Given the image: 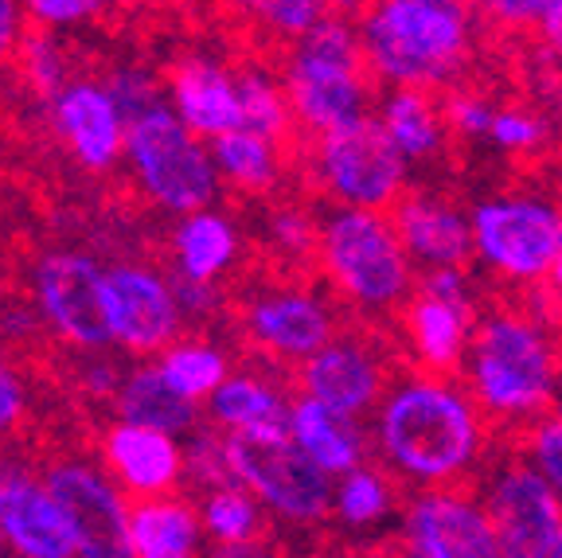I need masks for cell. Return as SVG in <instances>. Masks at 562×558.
Here are the masks:
<instances>
[{"label":"cell","instance_id":"1","mask_svg":"<svg viewBox=\"0 0 562 558\" xmlns=\"http://www.w3.org/2000/svg\"><path fill=\"white\" fill-rule=\"evenodd\" d=\"M368 437L371 457L403 489L473 484L504 442L461 379L406 364L371 406Z\"/></svg>","mask_w":562,"mask_h":558},{"label":"cell","instance_id":"2","mask_svg":"<svg viewBox=\"0 0 562 558\" xmlns=\"http://www.w3.org/2000/svg\"><path fill=\"white\" fill-rule=\"evenodd\" d=\"M562 324L536 293H488L473 321L457 379L508 442L562 399Z\"/></svg>","mask_w":562,"mask_h":558},{"label":"cell","instance_id":"3","mask_svg":"<svg viewBox=\"0 0 562 558\" xmlns=\"http://www.w3.org/2000/svg\"><path fill=\"white\" fill-rule=\"evenodd\" d=\"M356 35L375 87L446 90L476 55L473 0H363Z\"/></svg>","mask_w":562,"mask_h":558},{"label":"cell","instance_id":"4","mask_svg":"<svg viewBox=\"0 0 562 558\" xmlns=\"http://www.w3.org/2000/svg\"><path fill=\"white\" fill-rule=\"evenodd\" d=\"M313 274L333 293L344 321L386 328L414 293L418 266L406 258L391 215L371 208H321Z\"/></svg>","mask_w":562,"mask_h":558},{"label":"cell","instance_id":"5","mask_svg":"<svg viewBox=\"0 0 562 558\" xmlns=\"http://www.w3.org/2000/svg\"><path fill=\"white\" fill-rule=\"evenodd\" d=\"M278 75L290 98L297 137L336 130L371 114L379 87L360 52L356 20L328 12L301 40L278 52Z\"/></svg>","mask_w":562,"mask_h":558},{"label":"cell","instance_id":"6","mask_svg":"<svg viewBox=\"0 0 562 558\" xmlns=\"http://www.w3.org/2000/svg\"><path fill=\"white\" fill-rule=\"evenodd\" d=\"M469 231L492 293H531L562 250V208L547 183H508L469 203Z\"/></svg>","mask_w":562,"mask_h":558},{"label":"cell","instance_id":"7","mask_svg":"<svg viewBox=\"0 0 562 558\" xmlns=\"http://www.w3.org/2000/svg\"><path fill=\"white\" fill-rule=\"evenodd\" d=\"M293 176L321 208L371 211H386L414 180L411 165L386 141L375 114L313 133V137H297Z\"/></svg>","mask_w":562,"mask_h":558},{"label":"cell","instance_id":"8","mask_svg":"<svg viewBox=\"0 0 562 558\" xmlns=\"http://www.w3.org/2000/svg\"><path fill=\"white\" fill-rule=\"evenodd\" d=\"M122 168L130 172L133 192L172 219L220 203L223 196L207 141L195 137L168 102L125 122Z\"/></svg>","mask_w":562,"mask_h":558},{"label":"cell","instance_id":"9","mask_svg":"<svg viewBox=\"0 0 562 558\" xmlns=\"http://www.w3.org/2000/svg\"><path fill=\"white\" fill-rule=\"evenodd\" d=\"M235 321L250 356L290 376L301 359L340 332L344 313L321 281H308L305 274H278L258 281L238 301Z\"/></svg>","mask_w":562,"mask_h":558},{"label":"cell","instance_id":"10","mask_svg":"<svg viewBox=\"0 0 562 558\" xmlns=\"http://www.w3.org/2000/svg\"><path fill=\"white\" fill-rule=\"evenodd\" d=\"M231 477L255 492L278 527L321 532L328 527L333 477L316 469L290 434H223Z\"/></svg>","mask_w":562,"mask_h":558},{"label":"cell","instance_id":"11","mask_svg":"<svg viewBox=\"0 0 562 558\" xmlns=\"http://www.w3.org/2000/svg\"><path fill=\"white\" fill-rule=\"evenodd\" d=\"M473 489L488 512L501 558H551L562 527V500L516 445L501 442L476 472Z\"/></svg>","mask_w":562,"mask_h":558},{"label":"cell","instance_id":"12","mask_svg":"<svg viewBox=\"0 0 562 558\" xmlns=\"http://www.w3.org/2000/svg\"><path fill=\"white\" fill-rule=\"evenodd\" d=\"M398 371V351L379 324L344 321L333 341L305 356L290 371L293 391L325 402L348 418H368L379 394Z\"/></svg>","mask_w":562,"mask_h":558},{"label":"cell","instance_id":"13","mask_svg":"<svg viewBox=\"0 0 562 558\" xmlns=\"http://www.w3.org/2000/svg\"><path fill=\"white\" fill-rule=\"evenodd\" d=\"M102 270L105 266L82 246H47L32 258L27 297L63 348H114L102 309Z\"/></svg>","mask_w":562,"mask_h":558},{"label":"cell","instance_id":"14","mask_svg":"<svg viewBox=\"0 0 562 558\" xmlns=\"http://www.w3.org/2000/svg\"><path fill=\"white\" fill-rule=\"evenodd\" d=\"M391 539V550L411 558H501V543L473 484L406 489Z\"/></svg>","mask_w":562,"mask_h":558},{"label":"cell","instance_id":"15","mask_svg":"<svg viewBox=\"0 0 562 558\" xmlns=\"http://www.w3.org/2000/svg\"><path fill=\"white\" fill-rule=\"evenodd\" d=\"M40 480L75 532L79 558H130V547H125L130 496L102 469V461L59 454L40 465Z\"/></svg>","mask_w":562,"mask_h":558},{"label":"cell","instance_id":"16","mask_svg":"<svg viewBox=\"0 0 562 558\" xmlns=\"http://www.w3.org/2000/svg\"><path fill=\"white\" fill-rule=\"evenodd\" d=\"M102 309L110 344L130 359H153L184 332L168 270L145 263H117L102 270Z\"/></svg>","mask_w":562,"mask_h":558},{"label":"cell","instance_id":"17","mask_svg":"<svg viewBox=\"0 0 562 558\" xmlns=\"http://www.w3.org/2000/svg\"><path fill=\"white\" fill-rule=\"evenodd\" d=\"M44 105L55 141L79 172L110 176L122 165L125 118L102 79L70 75Z\"/></svg>","mask_w":562,"mask_h":558},{"label":"cell","instance_id":"18","mask_svg":"<svg viewBox=\"0 0 562 558\" xmlns=\"http://www.w3.org/2000/svg\"><path fill=\"white\" fill-rule=\"evenodd\" d=\"M391 227L403 243L406 258L418 270L434 266H473V231H469V203L457 192L430 180H411L391 208Z\"/></svg>","mask_w":562,"mask_h":558},{"label":"cell","instance_id":"19","mask_svg":"<svg viewBox=\"0 0 562 558\" xmlns=\"http://www.w3.org/2000/svg\"><path fill=\"white\" fill-rule=\"evenodd\" d=\"M481 305H473V301H449V297L426 293V289L414 286V293L406 297L398 313L391 316V324H386V336L395 344L398 364L457 376Z\"/></svg>","mask_w":562,"mask_h":558},{"label":"cell","instance_id":"20","mask_svg":"<svg viewBox=\"0 0 562 558\" xmlns=\"http://www.w3.org/2000/svg\"><path fill=\"white\" fill-rule=\"evenodd\" d=\"M0 539L20 558H79L75 532L40 480V469L20 457H0Z\"/></svg>","mask_w":562,"mask_h":558},{"label":"cell","instance_id":"21","mask_svg":"<svg viewBox=\"0 0 562 558\" xmlns=\"http://www.w3.org/2000/svg\"><path fill=\"white\" fill-rule=\"evenodd\" d=\"M102 469L122 484L130 500L160 496V492L184 489V437L165 429L140 426V422L114 418L98 434Z\"/></svg>","mask_w":562,"mask_h":558},{"label":"cell","instance_id":"22","mask_svg":"<svg viewBox=\"0 0 562 558\" xmlns=\"http://www.w3.org/2000/svg\"><path fill=\"white\" fill-rule=\"evenodd\" d=\"M172 114L195 133L211 141L238 125V79L235 63L211 52H184L168 63L160 75Z\"/></svg>","mask_w":562,"mask_h":558},{"label":"cell","instance_id":"23","mask_svg":"<svg viewBox=\"0 0 562 558\" xmlns=\"http://www.w3.org/2000/svg\"><path fill=\"white\" fill-rule=\"evenodd\" d=\"M293 383L270 364H235L203 399V422L220 434H285Z\"/></svg>","mask_w":562,"mask_h":558},{"label":"cell","instance_id":"24","mask_svg":"<svg viewBox=\"0 0 562 558\" xmlns=\"http://www.w3.org/2000/svg\"><path fill=\"white\" fill-rule=\"evenodd\" d=\"M371 114L383 125L386 141L398 148V157L411 165V172H438L453 153V137L441 118L438 90L422 87H379Z\"/></svg>","mask_w":562,"mask_h":558},{"label":"cell","instance_id":"25","mask_svg":"<svg viewBox=\"0 0 562 558\" xmlns=\"http://www.w3.org/2000/svg\"><path fill=\"white\" fill-rule=\"evenodd\" d=\"M243 223L231 211L207 203V208L176 215V227L168 235V274L184 281L223 286L243 266Z\"/></svg>","mask_w":562,"mask_h":558},{"label":"cell","instance_id":"26","mask_svg":"<svg viewBox=\"0 0 562 558\" xmlns=\"http://www.w3.org/2000/svg\"><path fill=\"white\" fill-rule=\"evenodd\" d=\"M285 434L325 477H340V472L356 469L371 457L368 418H348V414L333 411V406L308 399L301 391L290 394Z\"/></svg>","mask_w":562,"mask_h":558},{"label":"cell","instance_id":"27","mask_svg":"<svg viewBox=\"0 0 562 558\" xmlns=\"http://www.w3.org/2000/svg\"><path fill=\"white\" fill-rule=\"evenodd\" d=\"M403 492V484L375 457H368L356 469L333 477L328 524L348 539H391Z\"/></svg>","mask_w":562,"mask_h":558},{"label":"cell","instance_id":"28","mask_svg":"<svg viewBox=\"0 0 562 558\" xmlns=\"http://www.w3.org/2000/svg\"><path fill=\"white\" fill-rule=\"evenodd\" d=\"M215 172H220L223 188L246 200H273L293 176V145H281L273 137L235 125V130L220 133L207 141Z\"/></svg>","mask_w":562,"mask_h":558},{"label":"cell","instance_id":"29","mask_svg":"<svg viewBox=\"0 0 562 558\" xmlns=\"http://www.w3.org/2000/svg\"><path fill=\"white\" fill-rule=\"evenodd\" d=\"M125 547H130V558H192L207 550L195 500L180 489L130 500Z\"/></svg>","mask_w":562,"mask_h":558},{"label":"cell","instance_id":"30","mask_svg":"<svg viewBox=\"0 0 562 558\" xmlns=\"http://www.w3.org/2000/svg\"><path fill=\"white\" fill-rule=\"evenodd\" d=\"M195 512H200L203 543H207L215 555L250 558L266 550L273 520L255 500V492L246 489V484H238L235 477L203 489L200 500H195Z\"/></svg>","mask_w":562,"mask_h":558},{"label":"cell","instance_id":"31","mask_svg":"<svg viewBox=\"0 0 562 558\" xmlns=\"http://www.w3.org/2000/svg\"><path fill=\"white\" fill-rule=\"evenodd\" d=\"M110 406H114V418L140 422V426L165 429V434H176V437L192 434L203 422L200 402L172 391L153 359H140L137 367H125V376H122V383H117Z\"/></svg>","mask_w":562,"mask_h":558},{"label":"cell","instance_id":"32","mask_svg":"<svg viewBox=\"0 0 562 558\" xmlns=\"http://www.w3.org/2000/svg\"><path fill=\"white\" fill-rule=\"evenodd\" d=\"M153 364H157V371L165 376V383L172 391H180L184 399H195L203 406V399L231 376V367L238 359L227 344L211 341V336H184L180 332L172 344H165L153 356Z\"/></svg>","mask_w":562,"mask_h":558},{"label":"cell","instance_id":"33","mask_svg":"<svg viewBox=\"0 0 562 558\" xmlns=\"http://www.w3.org/2000/svg\"><path fill=\"white\" fill-rule=\"evenodd\" d=\"M238 79V125L273 137L281 145H297V125H293V110L285 87H281L278 63L266 59H246L235 67Z\"/></svg>","mask_w":562,"mask_h":558},{"label":"cell","instance_id":"34","mask_svg":"<svg viewBox=\"0 0 562 558\" xmlns=\"http://www.w3.org/2000/svg\"><path fill=\"white\" fill-rule=\"evenodd\" d=\"M316 215L305 200H278L262 215V246L281 274H308L316 254Z\"/></svg>","mask_w":562,"mask_h":558},{"label":"cell","instance_id":"35","mask_svg":"<svg viewBox=\"0 0 562 558\" xmlns=\"http://www.w3.org/2000/svg\"><path fill=\"white\" fill-rule=\"evenodd\" d=\"M223 9L258 40L281 47H290L293 40L308 32L316 20H325L333 12V0H223Z\"/></svg>","mask_w":562,"mask_h":558},{"label":"cell","instance_id":"36","mask_svg":"<svg viewBox=\"0 0 562 558\" xmlns=\"http://www.w3.org/2000/svg\"><path fill=\"white\" fill-rule=\"evenodd\" d=\"M554 141V125L543 110L536 105H519V102H504L492 110L488 133H484V145L496 148L501 157H516V160H531L543 157Z\"/></svg>","mask_w":562,"mask_h":558},{"label":"cell","instance_id":"37","mask_svg":"<svg viewBox=\"0 0 562 558\" xmlns=\"http://www.w3.org/2000/svg\"><path fill=\"white\" fill-rule=\"evenodd\" d=\"M12 63L20 67V79L32 90L40 102L55 94L63 82L75 75V63H70V47L63 44L59 32H47V27H27L24 40H20Z\"/></svg>","mask_w":562,"mask_h":558},{"label":"cell","instance_id":"38","mask_svg":"<svg viewBox=\"0 0 562 558\" xmlns=\"http://www.w3.org/2000/svg\"><path fill=\"white\" fill-rule=\"evenodd\" d=\"M438 102H441V118H446V130L453 137V145H484V133H488L492 122V102L481 87L473 82H453V87L438 90Z\"/></svg>","mask_w":562,"mask_h":558},{"label":"cell","instance_id":"39","mask_svg":"<svg viewBox=\"0 0 562 558\" xmlns=\"http://www.w3.org/2000/svg\"><path fill=\"white\" fill-rule=\"evenodd\" d=\"M122 0H20L27 27H47V32H82L98 27L117 12Z\"/></svg>","mask_w":562,"mask_h":558},{"label":"cell","instance_id":"40","mask_svg":"<svg viewBox=\"0 0 562 558\" xmlns=\"http://www.w3.org/2000/svg\"><path fill=\"white\" fill-rule=\"evenodd\" d=\"M508 442L516 445L527 461H531V469H536L562 500V418L559 414L554 411L543 414V418H536L531 426H524L516 437H508Z\"/></svg>","mask_w":562,"mask_h":558},{"label":"cell","instance_id":"41","mask_svg":"<svg viewBox=\"0 0 562 558\" xmlns=\"http://www.w3.org/2000/svg\"><path fill=\"white\" fill-rule=\"evenodd\" d=\"M184 480H192L200 492L231 480L227 445H223L220 429L207 426V422H200L192 434H184Z\"/></svg>","mask_w":562,"mask_h":558},{"label":"cell","instance_id":"42","mask_svg":"<svg viewBox=\"0 0 562 558\" xmlns=\"http://www.w3.org/2000/svg\"><path fill=\"white\" fill-rule=\"evenodd\" d=\"M102 82L110 87V94H114V102H117V110H122L125 122L137 118V114H145V110H153V105L168 102L165 82H160V75L149 67H117V70H110Z\"/></svg>","mask_w":562,"mask_h":558},{"label":"cell","instance_id":"43","mask_svg":"<svg viewBox=\"0 0 562 558\" xmlns=\"http://www.w3.org/2000/svg\"><path fill=\"white\" fill-rule=\"evenodd\" d=\"M551 0H473L481 32L496 35H536Z\"/></svg>","mask_w":562,"mask_h":558},{"label":"cell","instance_id":"44","mask_svg":"<svg viewBox=\"0 0 562 558\" xmlns=\"http://www.w3.org/2000/svg\"><path fill=\"white\" fill-rule=\"evenodd\" d=\"M27 411H32L27 379L16 359H12V351L0 344V445L9 442L12 434H20V426L27 422Z\"/></svg>","mask_w":562,"mask_h":558},{"label":"cell","instance_id":"45","mask_svg":"<svg viewBox=\"0 0 562 558\" xmlns=\"http://www.w3.org/2000/svg\"><path fill=\"white\" fill-rule=\"evenodd\" d=\"M79 356V387L90 399H114L117 383H122L125 367L114 356V348H98V351H75Z\"/></svg>","mask_w":562,"mask_h":558},{"label":"cell","instance_id":"46","mask_svg":"<svg viewBox=\"0 0 562 558\" xmlns=\"http://www.w3.org/2000/svg\"><path fill=\"white\" fill-rule=\"evenodd\" d=\"M44 328L40 313H35L32 297L27 301H12V305H0V344L4 348H20V344H32Z\"/></svg>","mask_w":562,"mask_h":558},{"label":"cell","instance_id":"47","mask_svg":"<svg viewBox=\"0 0 562 558\" xmlns=\"http://www.w3.org/2000/svg\"><path fill=\"white\" fill-rule=\"evenodd\" d=\"M24 32H27V20L24 9H20V0H0V67L12 63Z\"/></svg>","mask_w":562,"mask_h":558},{"label":"cell","instance_id":"48","mask_svg":"<svg viewBox=\"0 0 562 558\" xmlns=\"http://www.w3.org/2000/svg\"><path fill=\"white\" fill-rule=\"evenodd\" d=\"M536 40L543 44V52L551 55V59L562 63V0L547 4L543 20H539V27H536Z\"/></svg>","mask_w":562,"mask_h":558},{"label":"cell","instance_id":"49","mask_svg":"<svg viewBox=\"0 0 562 558\" xmlns=\"http://www.w3.org/2000/svg\"><path fill=\"white\" fill-rule=\"evenodd\" d=\"M536 293V301L547 309V313L554 316V321L562 324V250H559V258L551 263V270H547V278H543V286L539 289H531Z\"/></svg>","mask_w":562,"mask_h":558},{"label":"cell","instance_id":"50","mask_svg":"<svg viewBox=\"0 0 562 558\" xmlns=\"http://www.w3.org/2000/svg\"><path fill=\"white\" fill-rule=\"evenodd\" d=\"M547 188H551V196H554V203L562 208V160H559V168L551 172V180H547Z\"/></svg>","mask_w":562,"mask_h":558},{"label":"cell","instance_id":"51","mask_svg":"<svg viewBox=\"0 0 562 558\" xmlns=\"http://www.w3.org/2000/svg\"><path fill=\"white\" fill-rule=\"evenodd\" d=\"M551 558H562V527H559V539H554V550H551Z\"/></svg>","mask_w":562,"mask_h":558},{"label":"cell","instance_id":"52","mask_svg":"<svg viewBox=\"0 0 562 558\" xmlns=\"http://www.w3.org/2000/svg\"><path fill=\"white\" fill-rule=\"evenodd\" d=\"M554 414H559V418H562V399H559V402H554Z\"/></svg>","mask_w":562,"mask_h":558},{"label":"cell","instance_id":"53","mask_svg":"<svg viewBox=\"0 0 562 558\" xmlns=\"http://www.w3.org/2000/svg\"><path fill=\"white\" fill-rule=\"evenodd\" d=\"M0 555H9V547H4V539H0Z\"/></svg>","mask_w":562,"mask_h":558},{"label":"cell","instance_id":"54","mask_svg":"<svg viewBox=\"0 0 562 558\" xmlns=\"http://www.w3.org/2000/svg\"><path fill=\"white\" fill-rule=\"evenodd\" d=\"M559 348H562V328H559Z\"/></svg>","mask_w":562,"mask_h":558}]
</instances>
